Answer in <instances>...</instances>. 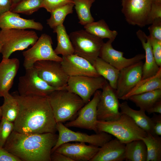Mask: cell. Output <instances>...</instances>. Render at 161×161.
<instances>
[{
	"label": "cell",
	"instance_id": "cell-1",
	"mask_svg": "<svg viewBox=\"0 0 161 161\" xmlns=\"http://www.w3.org/2000/svg\"><path fill=\"white\" fill-rule=\"evenodd\" d=\"M12 95L19 107L13 131L24 134L55 133L57 123L47 97L20 95L16 92Z\"/></svg>",
	"mask_w": 161,
	"mask_h": 161
},
{
	"label": "cell",
	"instance_id": "cell-2",
	"mask_svg": "<svg viewBox=\"0 0 161 161\" xmlns=\"http://www.w3.org/2000/svg\"><path fill=\"white\" fill-rule=\"evenodd\" d=\"M58 134L47 133L24 134L13 131L3 148L24 161H51L52 150Z\"/></svg>",
	"mask_w": 161,
	"mask_h": 161
},
{
	"label": "cell",
	"instance_id": "cell-3",
	"mask_svg": "<svg viewBox=\"0 0 161 161\" xmlns=\"http://www.w3.org/2000/svg\"><path fill=\"white\" fill-rule=\"evenodd\" d=\"M47 97L56 123L71 120L85 104L79 96L66 89L55 90Z\"/></svg>",
	"mask_w": 161,
	"mask_h": 161
},
{
	"label": "cell",
	"instance_id": "cell-4",
	"mask_svg": "<svg viewBox=\"0 0 161 161\" xmlns=\"http://www.w3.org/2000/svg\"><path fill=\"white\" fill-rule=\"evenodd\" d=\"M97 127L98 132L107 133L125 144L134 140L140 139L147 134L131 118L124 114H122L120 118L115 120H97Z\"/></svg>",
	"mask_w": 161,
	"mask_h": 161
},
{
	"label": "cell",
	"instance_id": "cell-5",
	"mask_svg": "<svg viewBox=\"0 0 161 161\" xmlns=\"http://www.w3.org/2000/svg\"><path fill=\"white\" fill-rule=\"evenodd\" d=\"M18 29H2L0 30V41L2 47L0 53L2 59L9 58L14 52L22 50L32 46L38 38L34 30Z\"/></svg>",
	"mask_w": 161,
	"mask_h": 161
},
{
	"label": "cell",
	"instance_id": "cell-6",
	"mask_svg": "<svg viewBox=\"0 0 161 161\" xmlns=\"http://www.w3.org/2000/svg\"><path fill=\"white\" fill-rule=\"evenodd\" d=\"M69 35L74 54L85 58L92 64L99 57L104 43L103 39L83 30L72 32Z\"/></svg>",
	"mask_w": 161,
	"mask_h": 161
},
{
	"label": "cell",
	"instance_id": "cell-7",
	"mask_svg": "<svg viewBox=\"0 0 161 161\" xmlns=\"http://www.w3.org/2000/svg\"><path fill=\"white\" fill-rule=\"evenodd\" d=\"M56 129L58 133V137L55 145L52 149L51 153L60 145L66 143H84L100 147L112 139L111 135L104 132L90 135L83 133L75 132L70 129L61 122L57 123Z\"/></svg>",
	"mask_w": 161,
	"mask_h": 161
},
{
	"label": "cell",
	"instance_id": "cell-8",
	"mask_svg": "<svg viewBox=\"0 0 161 161\" xmlns=\"http://www.w3.org/2000/svg\"><path fill=\"white\" fill-rule=\"evenodd\" d=\"M52 38L44 33L41 35L32 47L22 52L23 66L25 69L33 66L36 61L51 60L61 62L62 58L57 55L52 47Z\"/></svg>",
	"mask_w": 161,
	"mask_h": 161
},
{
	"label": "cell",
	"instance_id": "cell-9",
	"mask_svg": "<svg viewBox=\"0 0 161 161\" xmlns=\"http://www.w3.org/2000/svg\"><path fill=\"white\" fill-rule=\"evenodd\" d=\"M25 69V74L19 78L18 93L20 95L47 97L55 90L66 89L49 85L38 76L33 67Z\"/></svg>",
	"mask_w": 161,
	"mask_h": 161
},
{
	"label": "cell",
	"instance_id": "cell-10",
	"mask_svg": "<svg viewBox=\"0 0 161 161\" xmlns=\"http://www.w3.org/2000/svg\"><path fill=\"white\" fill-rule=\"evenodd\" d=\"M107 81L102 76H79L69 77L66 89L79 96L85 104L98 90L102 89Z\"/></svg>",
	"mask_w": 161,
	"mask_h": 161
},
{
	"label": "cell",
	"instance_id": "cell-11",
	"mask_svg": "<svg viewBox=\"0 0 161 161\" xmlns=\"http://www.w3.org/2000/svg\"><path fill=\"white\" fill-rule=\"evenodd\" d=\"M102 89L97 107V120L112 121L118 119L122 114L119 111L120 103L115 89L107 81Z\"/></svg>",
	"mask_w": 161,
	"mask_h": 161
},
{
	"label": "cell",
	"instance_id": "cell-12",
	"mask_svg": "<svg viewBox=\"0 0 161 161\" xmlns=\"http://www.w3.org/2000/svg\"><path fill=\"white\" fill-rule=\"evenodd\" d=\"M33 67L38 76L49 85L57 88H66L69 76L64 71L61 62L38 61Z\"/></svg>",
	"mask_w": 161,
	"mask_h": 161
},
{
	"label": "cell",
	"instance_id": "cell-13",
	"mask_svg": "<svg viewBox=\"0 0 161 161\" xmlns=\"http://www.w3.org/2000/svg\"><path fill=\"white\" fill-rule=\"evenodd\" d=\"M153 0H122L121 12L130 24L142 27L148 25Z\"/></svg>",
	"mask_w": 161,
	"mask_h": 161
},
{
	"label": "cell",
	"instance_id": "cell-14",
	"mask_svg": "<svg viewBox=\"0 0 161 161\" xmlns=\"http://www.w3.org/2000/svg\"><path fill=\"white\" fill-rule=\"evenodd\" d=\"M101 92L99 90L96 91L92 99L79 111L78 117L64 125L68 128L76 127L98 133L97 127V107Z\"/></svg>",
	"mask_w": 161,
	"mask_h": 161
},
{
	"label": "cell",
	"instance_id": "cell-15",
	"mask_svg": "<svg viewBox=\"0 0 161 161\" xmlns=\"http://www.w3.org/2000/svg\"><path fill=\"white\" fill-rule=\"evenodd\" d=\"M143 64L141 61L120 71L115 89L119 99L129 92L142 80Z\"/></svg>",
	"mask_w": 161,
	"mask_h": 161
},
{
	"label": "cell",
	"instance_id": "cell-16",
	"mask_svg": "<svg viewBox=\"0 0 161 161\" xmlns=\"http://www.w3.org/2000/svg\"><path fill=\"white\" fill-rule=\"evenodd\" d=\"M62 67L69 76H79L98 77L100 76L93 65L85 58L73 54L62 56Z\"/></svg>",
	"mask_w": 161,
	"mask_h": 161
},
{
	"label": "cell",
	"instance_id": "cell-17",
	"mask_svg": "<svg viewBox=\"0 0 161 161\" xmlns=\"http://www.w3.org/2000/svg\"><path fill=\"white\" fill-rule=\"evenodd\" d=\"M114 40L109 39L104 43L99 57L120 71L123 69L140 61L145 58L143 54H138L130 58L123 56V53L114 49L112 46Z\"/></svg>",
	"mask_w": 161,
	"mask_h": 161
},
{
	"label": "cell",
	"instance_id": "cell-18",
	"mask_svg": "<svg viewBox=\"0 0 161 161\" xmlns=\"http://www.w3.org/2000/svg\"><path fill=\"white\" fill-rule=\"evenodd\" d=\"M100 148L84 143L68 142L60 145L54 151L65 155L72 161H90Z\"/></svg>",
	"mask_w": 161,
	"mask_h": 161
},
{
	"label": "cell",
	"instance_id": "cell-19",
	"mask_svg": "<svg viewBox=\"0 0 161 161\" xmlns=\"http://www.w3.org/2000/svg\"><path fill=\"white\" fill-rule=\"evenodd\" d=\"M19 65V61L16 58L2 60L0 63V97L9 93Z\"/></svg>",
	"mask_w": 161,
	"mask_h": 161
},
{
	"label": "cell",
	"instance_id": "cell-20",
	"mask_svg": "<svg viewBox=\"0 0 161 161\" xmlns=\"http://www.w3.org/2000/svg\"><path fill=\"white\" fill-rule=\"evenodd\" d=\"M126 144L116 138L100 147L90 161H123L125 160Z\"/></svg>",
	"mask_w": 161,
	"mask_h": 161
},
{
	"label": "cell",
	"instance_id": "cell-21",
	"mask_svg": "<svg viewBox=\"0 0 161 161\" xmlns=\"http://www.w3.org/2000/svg\"><path fill=\"white\" fill-rule=\"evenodd\" d=\"M0 28L2 29H31L42 31V24L33 19H26L21 17L18 13L10 11L0 16Z\"/></svg>",
	"mask_w": 161,
	"mask_h": 161
},
{
	"label": "cell",
	"instance_id": "cell-22",
	"mask_svg": "<svg viewBox=\"0 0 161 161\" xmlns=\"http://www.w3.org/2000/svg\"><path fill=\"white\" fill-rule=\"evenodd\" d=\"M136 35L141 43L145 52V60L143 66L142 80L155 75L161 67L157 65L155 60L149 36L147 35L144 32L140 30L137 32Z\"/></svg>",
	"mask_w": 161,
	"mask_h": 161
},
{
	"label": "cell",
	"instance_id": "cell-23",
	"mask_svg": "<svg viewBox=\"0 0 161 161\" xmlns=\"http://www.w3.org/2000/svg\"><path fill=\"white\" fill-rule=\"evenodd\" d=\"M119 108L121 114L127 115L131 118L137 126L147 133L154 134L153 131L154 122L151 118L146 114L145 111L132 109L126 101L120 103Z\"/></svg>",
	"mask_w": 161,
	"mask_h": 161
},
{
	"label": "cell",
	"instance_id": "cell-24",
	"mask_svg": "<svg viewBox=\"0 0 161 161\" xmlns=\"http://www.w3.org/2000/svg\"><path fill=\"white\" fill-rule=\"evenodd\" d=\"M161 89V68L154 76L140 80L128 94L120 99L125 100L134 95Z\"/></svg>",
	"mask_w": 161,
	"mask_h": 161
},
{
	"label": "cell",
	"instance_id": "cell-25",
	"mask_svg": "<svg viewBox=\"0 0 161 161\" xmlns=\"http://www.w3.org/2000/svg\"><path fill=\"white\" fill-rule=\"evenodd\" d=\"M92 65L99 75L107 80L110 86L116 89L120 71L99 57Z\"/></svg>",
	"mask_w": 161,
	"mask_h": 161
},
{
	"label": "cell",
	"instance_id": "cell-26",
	"mask_svg": "<svg viewBox=\"0 0 161 161\" xmlns=\"http://www.w3.org/2000/svg\"><path fill=\"white\" fill-rule=\"evenodd\" d=\"M53 30V32L57 34V44L54 50L55 53L62 56L74 54L73 46L64 24L57 26Z\"/></svg>",
	"mask_w": 161,
	"mask_h": 161
},
{
	"label": "cell",
	"instance_id": "cell-27",
	"mask_svg": "<svg viewBox=\"0 0 161 161\" xmlns=\"http://www.w3.org/2000/svg\"><path fill=\"white\" fill-rule=\"evenodd\" d=\"M125 156L126 161H146L147 150L144 141L140 139L126 143Z\"/></svg>",
	"mask_w": 161,
	"mask_h": 161
},
{
	"label": "cell",
	"instance_id": "cell-28",
	"mask_svg": "<svg viewBox=\"0 0 161 161\" xmlns=\"http://www.w3.org/2000/svg\"><path fill=\"white\" fill-rule=\"evenodd\" d=\"M161 99V89H159L132 95L128 100L134 103L140 109L145 112Z\"/></svg>",
	"mask_w": 161,
	"mask_h": 161
},
{
	"label": "cell",
	"instance_id": "cell-29",
	"mask_svg": "<svg viewBox=\"0 0 161 161\" xmlns=\"http://www.w3.org/2000/svg\"><path fill=\"white\" fill-rule=\"evenodd\" d=\"M86 31L97 37L103 39L105 38L114 40L118 34L116 30H112L103 19L94 21L84 26Z\"/></svg>",
	"mask_w": 161,
	"mask_h": 161
},
{
	"label": "cell",
	"instance_id": "cell-30",
	"mask_svg": "<svg viewBox=\"0 0 161 161\" xmlns=\"http://www.w3.org/2000/svg\"><path fill=\"white\" fill-rule=\"evenodd\" d=\"M144 142L147 148L146 161L161 160V137L155 134L147 133L141 139Z\"/></svg>",
	"mask_w": 161,
	"mask_h": 161
},
{
	"label": "cell",
	"instance_id": "cell-31",
	"mask_svg": "<svg viewBox=\"0 0 161 161\" xmlns=\"http://www.w3.org/2000/svg\"><path fill=\"white\" fill-rule=\"evenodd\" d=\"M95 0H73L74 6L77 13L79 23L85 26L94 21L90 9Z\"/></svg>",
	"mask_w": 161,
	"mask_h": 161
},
{
	"label": "cell",
	"instance_id": "cell-32",
	"mask_svg": "<svg viewBox=\"0 0 161 161\" xmlns=\"http://www.w3.org/2000/svg\"><path fill=\"white\" fill-rule=\"evenodd\" d=\"M4 102L0 107L2 117L14 123L19 113V107L16 99L9 93L4 97Z\"/></svg>",
	"mask_w": 161,
	"mask_h": 161
},
{
	"label": "cell",
	"instance_id": "cell-33",
	"mask_svg": "<svg viewBox=\"0 0 161 161\" xmlns=\"http://www.w3.org/2000/svg\"><path fill=\"white\" fill-rule=\"evenodd\" d=\"M73 2L67 4L51 12L50 18L47 20V24L53 29L57 26L63 24L65 19L69 14L73 12Z\"/></svg>",
	"mask_w": 161,
	"mask_h": 161
},
{
	"label": "cell",
	"instance_id": "cell-34",
	"mask_svg": "<svg viewBox=\"0 0 161 161\" xmlns=\"http://www.w3.org/2000/svg\"><path fill=\"white\" fill-rule=\"evenodd\" d=\"M43 0H22L12 6L10 11L29 15L42 8Z\"/></svg>",
	"mask_w": 161,
	"mask_h": 161
},
{
	"label": "cell",
	"instance_id": "cell-35",
	"mask_svg": "<svg viewBox=\"0 0 161 161\" xmlns=\"http://www.w3.org/2000/svg\"><path fill=\"white\" fill-rule=\"evenodd\" d=\"M0 121V146L3 147L6 141L13 130V123L2 117Z\"/></svg>",
	"mask_w": 161,
	"mask_h": 161
},
{
	"label": "cell",
	"instance_id": "cell-36",
	"mask_svg": "<svg viewBox=\"0 0 161 161\" xmlns=\"http://www.w3.org/2000/svg\"><path fill=\"white\" fill-rule=\"evenodd\" d=\"M73 2V0H43L42 8L50 13L58 7Z\"/></svg>",
	"mask_w": 161,
	"mask_h": 161
},
{
	"label": "cell",
	"instance_id": "cell-37",
	"mask_svg": "<svg viewBox=\"0 0 161 161\" xmlns=\"http://www.w3.org/2000/svg\"><path fill=\"white\" fill-rule=\"evenodd\" d=\"M149 37L154 58L157 65L160 67H161V41L157 40L149 36Z\"/></svg>",
	"mask_w": 161,
	"mask_h": 161
},
{
	"label": "cell",
	"instance_id": "cell-38",
	"mask_svg": "<svg viewBox=\"0 0 161 161\" xmlns=\"http://www.w3.org/2000/svg\"><path fill=\"white\" fill-rule=\"evenodd\" d=\"M150 25L148 28L149 32V36L161 41V18L155 20Z\"/></svg>",
	"mask_w": 161,
	"mask_h": 161
},
{
	"label": "cell",
	"instance_id": "cell-39",
	"mask_svg": "<svg viewBox=\"0 0 161 161\" xmlns=\"http://www.w3.org/2000/svg\"><path fill=\"white\" fill-rule=\"evenodd\" d=\"M161 18V3L153 0L148 21V25H150L155 19Z\"/></svg>",
	"mask_w": 161,
	"mask_h": 161
},
{
	"label": "cell",
	"instance_id": "cell-40",
	"mask_svg": "<svg viewBox=\"0 0 161 161\" xmlns=\"http://www.w3.org/2000/svg\"><path fill=\"white\" fill-rule=\"evenodd\" d=\"M0 161H21L16 156L0 146Z\"/></svg>",
	"mask_w": 161,
	"mask_h": 161
},
{
	"label": "cell",
	"instance_id": "cell-41",
	"mask_svg": "<svg viewBox=\"0 0 161 161\" xmlns=\"http://www.w3.org/2000/svg\"><path fill=\"white\" fill-rule=\"evenodd\" d=\"M154 123L153 131L154 134L161 135V114H156L154 113L151 118Z\"/></svg>",
	"mask_w": 161,
	"mask_h": 161
},
{
	"label": "cell",
	"instance_id": "cell-42",
	"mask_svg": "<svg viewBox=\"0 0 161 161\" xmlns=\"http://www.w3.org/2000/svg\"><path fill=\"white\" fill-rule=\"evenodd\" d=\"M51 160L52 161H72L65 155L55 151L51 153Z\"/></svg>",
	"mask_w": 161,
	"mask_h": 161
},
{
	"label": "cell",
	"instance_id": "cell-43",
	"mask_svg": "<svg viewBox=\"0 0 161 161\" xmlns=\"http://www.w3.org/2000/svg\"><path fill=\"white\" fill-rule=\"evenodd\" d=\"M12 5L10 0H0V16L6 12L10 11Z\"/></svg>",
	"mask_w": 161,
	"mask_h": 161
},
{
	"label": "cell",
	"instance_id": "cell-44",
	"mask_svg": "<svg viewBox=\"0 0 161 161\" xmlns=\"http://www.w3.org/2000/svg\"><path fill=\"white\" fill-rule=\"evenodd\" d=\"M146 112L149 114L157 113L161 114V99L156 102Z\"/></svg>",
	"mask_w": 161,
	"mask_h": 161
},
{
	"label": "cell",
	"instance_id": "cell-45",
	"mask_svg": "<svg viewBox=\"0 0 161 161\" xmlns=\"http://www.w3.org/2000/svg\"><path fill=\"white\" fill-rule=\"evenodd\" d=\"M12 3V6L14 5L20 1H21L22 0H10Z\"/></svg>",
	"mask_w": 161,
	"mask_h": 161
},
{
	"label": "cell",
	"instance_id": "cell-46",
	"mask_svg": "<svg viewBox=\"0 0 161 161\" xmlns=\"http://www.w3.org/2000/svg\"><path fill=\"white\" fill-rule=\"evenodd\" d=\"M2 118V114H1V110L0 107V119H1Z\"/></svg>",
	"mask_w": 161,
	"mask_h": 161
},
{
	"label": "cell",
	"instance_id": "cell-47",
	"mask_svg": "<svg viewBox=\"0 0 161 161\" xmlns=\"http://www.w3.org/2000/svg\"><path fill=\"white\" fill-rule=\"evenodd\" d=\"M153 0L157 2L161 3V0Z\"/></svg>",
	"mask_w": 161,
	"mask_h": 161
},
{
	"label": "cell",
	"instance_id": "cell-48",
	"mask_svg": "<svg viewBox=\"0 0 161 161\" xmlns=\"http://www.w3.org/2000/svg\"><path fill=\"white\" fill-rule=\"evenodd\" d=\"M1 47H2V44H1V42L0 41V52H1Z\"/></svg>",
	"mask_w": 161,
	"mask_h": 161
}]
</instances>
